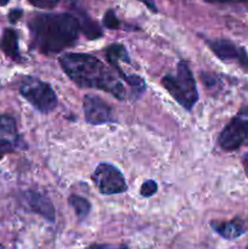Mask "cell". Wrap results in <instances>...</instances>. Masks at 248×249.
I'll use <instances>...</instances> for the list:
<instances>
[{"mask_svg": "<svg viewBox=\"0 0 248 249\" xmlns=\"http://www.w3.org/2000/svg\"><path fill=\"white\" fill-rule=\"evenodd\" d=\"M58 61L66 74L78 87L102 90L118 100L130 96L118 73L105 66L97 57L89 53H66Z\"/></svg>", "mask_w": 248, "mask_h": 249, "instance_id": "1", "label": "cell"}, {"mask_svg": "<svg viewBox=\"0 0 248 249\" xmlns=\"http://www.w3.org/2000/svg\"><path fill=\"white\" fill-rule=\"evenodd\" d=\"M33 46L44 55H56L77 41L79 21L70 14H40L28 23Z\"/></svg>", "mask_w": 248, "mask_h": 249, "instance_id": "2", "label": "cell"}, {"mask_svg": "<svg viewBox=\"0 0 248 249\" xmlns=\"http://www.w3.org/2000/svg\"><path fill=\"white\" fill-rule=\"evenodd\" d=\"M162 84L170 96L187 111H191L198 101V91L194 74L184 61L177 63L175 74L163 77Z\"/></svg>", "mask_w": 248, "mask_h": 249, "instance_id": "3", "label": "cell"}, {"mask_svg": "<svg viewBox=\"0 0 248 249\" xmlns=\"http://www.w3.org/2000/svg\"><path fill=\"white\" fill-rule=\"evenodd\" d=\"M22 96L41 113H50L57 106L55 91L48 83L34 77H26L19 85Z\"/></svg>", "mask_w": 248, "mask_h": 249, "instance_id": "4", "label": "cell"}, {"mask_svg": "<svg viewBox=\"0 0 248 249\" xmlns=\"http://www.w3.org/2000/svg\"><path fill=\"white\" fill-rule=\"evenodd\" d=\"M92 180L102 195H118L126 191L123 174L118 168L109 163H100L92 174Z\"/></svg>", "mask_w": 248, "mask_h": 249, "instance_id": "5", "label": "cell"}, {"mask_svg": "<svg viewBox=\"0 0 248 249\" xmlns=\"http://www.w3.org/2000/svg\"><path fill=\"white\" fill-rule=\"evenodd\" d=\"M248 140V119L235 117L220 133L218 142L225 151H235Z\"/></svg>", "mask_w": 248, "mask_h": 249, "instance_id": "6", "label": "cell"}, {"mask_svg": "<svg viewBox=\"0 0 248 249\" xmlns=\"http://www.w3.org/2000/svg\"><path fill=\"white\" fill-rule=\"evenodd\" d=\"M85 121L91 125L114 123L113 111L106 101L95 95H85L83 100Z\"/></svg>", "mask_w": 248, "mask_h": 249, "instance_id": "7", "label": "cell"}, {"mask_svg": "<svg viewBox=\"0 0 248 249\" xmlns=\"http://www.w3.org/2000/svg\"><path fill=\"white\" fill-rule=\"evenodd\" d=\"M209 48L220 60H237L242 65H248V55L245 49L238 48L231 41L224 40V39L211 41Z\"/></svg>", "mask_w": 248, "mask_h": 249, "instance_id": "8", "label": "cell"}, {"mask_svg": "<svg viewBox=\"0 0 248 249\" xmlns=\"http://www.w3.org/2000/svg\"><path fill=\"white\" fill-rule=\"evenodd\" d=\"M24 199L34 213L39 214L50 223L55 221V208L46 195L36 191H27L24 192Z\"/></svg>", "mask_w": 248, "mask_h": 249, "instance_id": "9", "label": "cell"}, {"mask_svg": "<svg viewBox=\"0 0 248 249\" xmlns=\"http://www.w3.org/2000/svg\"><path fill=\"white\" fill-rule=\"evenodd\" d=\"M211 228L225 240H235L245 233L242 221L233 219L230 221H212Z\"/></svg>", "mask_w": 248, "mask_h": 249, "instance_id": "10", "label": "cell"}, {"mask_svg": "<svg viewBox=\"0 0 248 249\" xmlns=\"http://www.w3.org/2000/svg\"><path fill=\"white\" fill-rule=\"evenodd\" d=\"M1 50L4 51L5 55L10 57L11 60L16 61V62H21V53L18 50V36H17L16 31L12 28H6L4 31L1 39Z\"/></svg>", "mask_w": 248, "mask_h": 249, "instance_id": "11", "label": "cell"}, {"mask_svg": "<svg viewBox=\"0 0 248 249\" xmlns=\"http://www.w3.org/2000/svg\"><path fill=\"white\" fill-rule=\"evenodd\" d=\"M106 56L107 61L111 65H116V63L121 65V62L129 63L128 51H126L125 46L122 45V44H112V45H109L106 49Z\"/></svg>", "mask_w": 248, "mask_h": 249, "instance_id": "12", "label": "cell"}, {"mask_svg": "<svg viewBox=\"0 0 248 249\" xmlns=\"http://www.w3.org/2000/svg\"><path fill=\"white\" fill-rule=\"evenodd\" d=\"M68 202H70V206L74 209L78 218L83 219L89 215L90 211H91V204H90V202L87 198L77 196V195H72L68 198Z\"/></svg>", "mask_w": 248, "mask_h": 249, "instance_id": "13", "label": "cell"}, {"mask_svg": "<svg viewBox=\"0 0 248 249\" xmlns=\"http://www.w3.org/2000/svg\"><path fill=\"white\" fill-rule=\"evenodd\" d=\"M0 136L17 139V126L14 117L9 114L0 116Z\"/></svg>", "mask_w": 248, "mask_h": 249, "instance_id": "14", "label": "cell"}, {"mask_svg": "<svg viewBox=\"0 0 248 249\" xmlns=\"http://www.w3.org/2000/svg\"><path fill=\"white\" fill-rule=\"evenodd\" d=\"M79 21L80 31L85 34L89 39H97L102 36V32L100 27L97 26L96 22H92L89 17L83 16Z\"/></svg>", "mask_w": 248, "mask_h": 249, "instance_id": "15", "label": "cell"}, {"mask_svg": "<svg viewBox=\"0 0 248 249\" xmlns=\"http://www.w3.org/2000/svg\"><path fill=\"white\" fill-rule=\"evenodd\" d=\"M104 24H105V27H106V28H108V29H117V28H118L119 24H121V22H119V19L117 18L116 12H114L113 10H108V11L105 14Z\"/></svg>", "mask_w": 248, "mask_h": 249, "instance_id": "16", "label": "cell"}, {"mask_svg": "<svg viewBox=\"0 0 248 249\" xmlns=\"http://www.w3.org/2000/svg\"><path fill=\"white\" fill-rule=\"evenodd\" d=\"M158 186H157V182L153 181V180H147L142 184L140 189V194L142 197H151L157 192Z\"/></svg>", "mask_w": 248, "mask_h": 249, "instance_id": "17", "label": "cell"}, {"mask_svg": "<svg viewBox=\"0 0 248 249\" xmlns=\"http://www.w3.org/2000/svg\"><path fill=\"white\" fill-rule=\"evenodd\" d=\"M16 151V143L14 141L0 139V158L4 157L7 153H12Z\"/></svg>", "mask_w": 248, "mask_h": 249, "instance_id": "18", "label": "cell"}, {"mask_svg": "<svg viewBox=\"0 0 248 249\" xmlns=\"http://www.w3.org/2000/svg\"><path fill=\"white\" fill-rule=\"evenodd\" d=\"M28 1L39 9H53L58 4L60 0H28Z\"/></svg>", "mask_w": 248, "mask_h": 249, "instance_id": "19", "label": "cell"}, {"mask_svg": "<svg viewBox=\"0 0 248 249\" xmlns=\"http://www.w3.org/2000/svg\"><path fill=\"white\" fill-rule=\"evenodd\" d=\"M85 249H128L125 246H114V245H91Z\"/></svg>", "mask_w": 248, "mask_h": 249, "instance_id": "20", "label": "cell"}, {"mask_svg": "<svg viewBox=\"0 0 248 249\" xmlns=\"http://www.w3.org/2000/svg\"><path fill=\"white\" fill-rule=\"evenodd\" d=\"M22 14H23V12H22V10H18V9L12 10V11L9 14V19H10V22H12V23H15V22H16L17 19L21 18Z\"/></svg>", "mask_w": 248, "mask_h": 249, "instance_id": "21", "label": "cell"}, {"mask_svg": "<svg viewBox=\"0 0 248 249\" xmlns=\"http://www.w3.org/2000/svg\"><path fill=\"white\" fill-rule=\"evenodd\" d=\"M208 2H230V1H242V0H206Z\"/></svg>", "mask_w": 248, "mask_h": 249, "instance_id": "22", "label": "cell"}, {"mask_svg": "<svg viewBox=\"0 0 248 249\" xmlns=\"http://www.w3.org/2000/svg\"><path fill=\"white\" fill-rule=\"evenodd\" d=\"M245 169H246V173H247V175H248V153H247V156L245 157Z\"/></svg>", "mask_w": 248, "mask_h": 249, "instance_id": "23", "label": "cell"}, {"mask_svg": "<svg viewBox=\"0 0 248 249\" xmlns=\"http://www.w3.org/2000/svg\"><path fill=\"white\" fill-rule=\"evenodd\" d=\"M7 2H9V0H0V5H1V6H5Z\"/></svg>", "mask_w": 248, "mask_h": 249, "instance_id": "24", "label": "cell"}, {"mask_svg": "<svg viewBox=\"0 0 248 249\" xmlns=\"http://www.w3.org/2000/svg\"><path fill=\"white\" fill-rule=\"evenodd\" d=\"M0 249H4V248H2V246H1V245H0Z\"/></svg>", "mask_w": 248, "mask_h": 249, "instance_id": "25", "label": "cell"}]
</instances>
